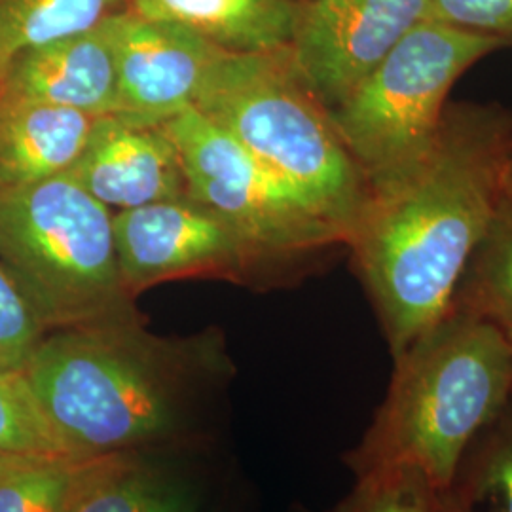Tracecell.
<instances>
[{"instance_id": "12", "label": "cell", "mask_w": 512, "mask_h": 512, "mask_svg": "<svg viewBox=\"0 0 512 512\" xmlns=\"http://www.w3.org/2000/svg\"><path fill=\"white\" fill-rule=\"evenodd\" d=\"M0 97L105 116L116 112L114 16L97 27L14 55L0 67Z\"/></svg>"}, {"instance_id": "4", "label": "cell", "mask_w": 512, "mask_h": 512, "mask_svg": "<svg viewBox=\"0 0 512 512\" xmlns=\"http://www.w3.org/2000/svg\"><path fill=\"white\" fill-rule=\"evenodd\" d=\"M196 109L298 190L348 243L368 183L289 46L226 52Z\"/></svg>"}, {"instance_id": "13", "label": "cell", "mask_w": 512, "mask_h": 512, "mask_svg": "<svg viewBox=\"0 0 512 512\" xmlns=\"http://www.w3.org/2000/svg\"><path fill=\"white\" fill-rule=\"evenodd\" d=\"M99 116L0 97V190L65 175L78 162Z\"/></svg>"}, {"instance_id": "25", "label": "cell", "mask_w": 512, "mask_h": 512, "mask_svg": "<svg viewBox=\"0 0 512 512\" xmlns=\"http://www.w3.org/2000/svg\"><path fill=\"white\" fill-rule=\"evenodd\" d=\"M509 190H511V196H512V158H511V165H509Z\"/></svg>"}, {"instance_id": "26", "label": "cell", "mask_w": 512, "mask_h": 512, "mask_svg": "<svg viewBox=\"0 0 512 512\" xmlns=\"http://www.w3.org/2000/svg\"><path fill=\"white\" fill-rule=\"evenodd\" d=\"M509 44H512V38H511V42H509Z\"/></svg>"}, {"instance_id": "6", "label": "cell", "mask_w": 512, "mask_h": 512, "mask_svg": "<svg viewBox=\"0 0 512 512\" xmlns=\"http://www.w3.org/2000/svg\"><path fill=\"white\" fill-rule=\"evenodd\" d=\"M507 38L482 35L425 18L404 35L380 65L330 116L366 183L408 162L439 128L446 97L476 61L507 46Z\"/></svg>"}, {"instance_id": "21", "label": "cell", "mask_w": 512, "mask_h": 512, "mask_svg": "<svg viewBox=\"0 0 512 512\" xmlns=\"http://www.w3.org/2000/svg\"><path fill=\"white\" fill-rule=\"evenodd\" d=\"M439 494L414 471H385L359 476L334 512H435Z\"/></svg>"}, {"instance_id": "5", "label": "cell", "mask_w": 512, "mask_h": 512, "mask_svg": "<svg viewBox=\"0 0 512 512\" xmlns=\"http://www.w3.org/2000/svg\"><path fill=\"white\" fill-rule=\"evenodd\" d=\"M112 215L71 173L0 190V264L46 330L135 313Z\"/></svg>"}, {"instance_id": "17", "label": "cell", "mask_w": 512, "mask_h": 512, "mask_svg": "<svg viewBox=\"0 0 512 512\" xmlns=\"http://www.w3.org/2000/svg\"><path fill=\"white\" fill-rule=\"evenodd\" d=\"M131 0H0V67L38 44L88 31Z\"/></svg>"}, {"instance_id": "16", "label": "cell", "mask_w": 512, "mask_h": 512, "mask_svg": "<svg viewBox=\"0 0 512 512\" xmlns=\"http://www.w3.org/2000/svg\"><path fill=\"white\" fill-rule=\"evenodd\" d=\"M63 512H188V503L135 454H110L99 461Z\"/></svg>"}, {"instance_id": "23", "label": "cell", "mask_w": 512, "mask_h": 512, "mask_svg": "<svg viewBox=\"0 0 512 512\" xmlns=\"http://www.w3.org/2000/svg\"><path fill=\"white\" fill-rule=\"evenodd\" d=\"M427 18L511 42L512 0H429Z\"/></svg>"}, {"instance_id": "18", "label": "cell", "mask_w": 512, "mask_h": 512, "mask_svg": "<svg viewBox=\"0 0 512 512\" xmlns=\"http://www.w3.org/2000/svg\"><path fill=\"white\" fill-rule=\"evenodd\" d=\"M105 456L0 454V512H63Z\"/></svg>"}, {"instance_id": "15", "label": "cell", "mask_w": 512, "mask_h": 512, "mask_svg": "<svg viewBox=\"0 0 512 512\" xmlns=\"http://www.w3.org/2000/svg\"><path fill=\"white\" fill-rule=\"evenodd\" d=\"M452 306L492 323L512 346V196L499 203L459 279Z\"/></svg>"}, {"instance_id": "20", "label": "cell", "mask_w": 512, "mask_h": 512, "mask_svg": "<svg viewBox=\"0 0 512 512\" xmlns=\"http://www.w3.org/2000/svg\"><path fill=\"white\" fill-rule=\"evenodd\" d=\"M0 454L76 458L44 412L23 368H0Z\"/></svg>"}, {"instance_id": "14", "label": "cell", "mask_w": 512, "mask_h": 512, "mask_svg": "<svg viewBox=\"0 0 512 512\" xmlns=\"http://www.w3.org/2000/svg\"><path fill=\"white\" fill-rule=\"evenodd\" d=\"M300 0H131L143 18L186 27L230 52L291 44Z\"/></svg>"}, {"instance_id": "9", "label": "cell", "mask_w": 512, "mask_h": 512, "mask_svg": "<svg viewBox=\"0 0 512 512\" xmlns=\"http://www.w3.org/2000/svg\"><path fill=\"white\" fill-rule=\"evenodd\" d=\"M429 0H300L291 54L311 90L338 107L420 21Z\"/></svg>"}, {"instance_id": "24", "label": "cell", "mask_w": 512, "mask_h": 512, "mask_svg": "<svg viewBox=\"0 0 512 512\" xmlns=\"http://www.w3.org/2000/svg\"><path fill=\"white\" fill-rule=\"evenodd\" d=\"M435 512H473L467 509L465 505H461L458 499L452 495V492H442L437 497V505H435Z\"/></svg>"}, {"instance_id": "2", "label": "cell", "mask_w": 512, "mask_h": 512, "mask_svg": "<svg viewBox=\"0 0 512 512\" xmlns=\"http://www.w3.org/2000/svg\"><path fill=\"white\" fill-rule=\"evenodd\" d=\"M198 361L203 355L156 338L133 313L48 330L23 372L74 456L97 458L171 437L190 406Z\"/></svg>"}, {"instance_id": "1", "label": "cell", "mask_w": 512, "mask_h": 512, "mask_svg": "<svg viewBox=\"0 0 512 512\" xmlns=\"http://www.w3.org/2000/svg\"><path fill=\"white\" fill-rule=\"evenodd\" d=\"M511 158L509 110L454 103L420 154L368 181L348 245L393 359L450 310L509 194Z\"/></svg>"}, {"instance_id": "10", "label": "cell", "mask_w": 512, "mask_h": 512, "mask_svg": "<svg viewBox=\"0 0 512 512\" xmlns=\"http://www.w3.org/2000/svg\"><path fill=\"white\" fill-rule=\"evenodd\" d=\"M116 112L145 124H164L196 107L224 50L215 42L133 10L114 16Z\"/></svg>"}, {"instance_id": "22", "label": "cell", "mask_w": 512, "mask_h": 512, "mask_svg": "<svg viewBox=\"0 0 512 512\" xmlns=\"http://www.w3.org/2000/svg\"><path fill=\"white\" fill-rule=\"evenodd\" d=\"M48 330L0 264V368H23Z\"/></svg>"}, {"instance_id": "8", "label": "cell", "mask_w": 512, "mask_h": 512, "mask_svg": "<svg viewBox=\"0 0 512 512\" xmlns=\"http://www.w3.org/2000/svg\"><path fill=\"white\" fill-rule=\"evenodd\" d=\"M112 228L131 296L167 279L238 272L260 262L236 228L192 196L114 213Z\"/></svg>"}, {"instance_id": "11", "label": "cell", "mask_w": 512, "mask_h": 512, "mask_svg": "<svg viewBox=\"0 0 512 512\" xmlns=\"http://www.w3.org/2000/svg\"><path fill=\"white\" fill-rule=\"evenodd\" d=\"M112 213L188 196L183 162L162 124L99 116L69 171Z\"/></svg>"}, {"instance_id": "7", "label": "cell", "mask_w": 512, "mask_h": 512, "mask_svg": "<svg viewBox=\"0 0 512 512\" xmlns=\"http://www.w3.org/2000/svg\"><path fill=\"white\" fill-rule=\"evenodd\" d=\"M162 126L179 150L188 196L236 228L260 260L346 243L298 190L196 107Z\"/></svg>"}, {"instance_id": "19", "label": "cell", "mask_w": 512, "mask_h": 512, "mask_svg": "<svg viewBox=\"0 0 512 512\" xmlns=\"http://www.w3.org/2000/svg\"><path fill=\"white\" fill-rule=\"evenodd\" d=\"M450 492L473 512H512V399L469 444Z\"/></svg>"}, {"instance_id": "3", "label": "cell", "mask_w": 512, "mask_h": 512, "mask_svg": "<svg viewBox=\"0 0 512 512\" xmlns=\"http://www.w3.org/2000/svg\"><path fill=\"white\" fill-rule=\"evenodd\" d=\"M393 363L349 469L355 478L414 471L448 492L469 444L512 399V346L492 323L450 306Z\"/></svg>"}]
</instances>
